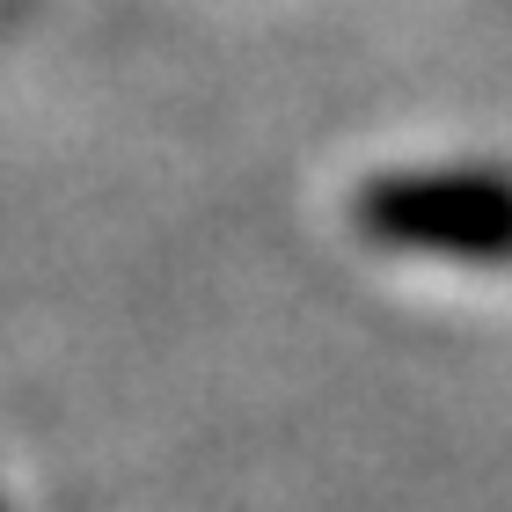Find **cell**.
<instances>
[{"label": "cell", "mask_w": 512, "mask_h": 512, "mask_svg": "<svg viewBox=\"0 0 512 512\" xmlns=\"http://www.w3.org/2000/svg\"><path fill=\"white\" fill-rule=\"evenodd\" d=\"M352 227L395 256L439 264H512V169L498 161H439V169H381L359 183Z\"/></svg>", "instance_id": "1"}]
</instances>
